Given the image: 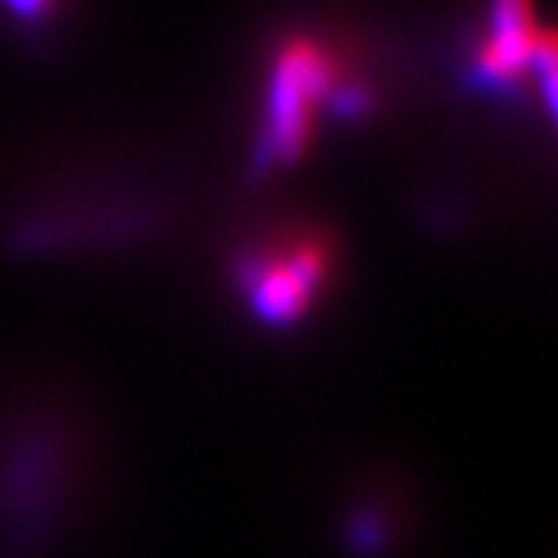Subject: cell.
Instances as JSON below:
<instances>
[{
  "label": "cell",
  "instance_id": "1",
  "mask_svg": "<svg viewBox=\"0 0 558 558\" xmlns=\"http://www.w3.org/2000/svg\"><path fill=\"white\" fill-rule=\"evenodd\" d=\"M326 255L314 240L277 242L245 258L242 279L255 311L270 319H289L317 292Z\"/></svg>",
  "mask_w": 558,
  "mask_h": 558
},
{
  "label": "cell",
  "instance_id": "2",
  "mask_svg": "<svg viewBox=\"0 0 558 558\" xmlns=\"http://www.w3.org/2000/svg\"><path fill=\"white\" fill-rule=\"evenodd\" d=\"M329 65L311 47H299L289 60H282L277 75V106H274V156H292L307 128L314 97L326 87Z\"/></svg>",
  "mask_w": 558,
  "mask_h": 558
},
{
  "label": "cell",
  "instance_id": "3",
  "mask_svg": "<svg viewBox=\"0 0 558 558\" xmlns=\"http://www.w3.org/2000/svg\"><path fill=\"white\" fill-rule=\"evenodd\" d=\"M534 78L543 84V94L549 100V112L558 121V32H543L534 57Z\"/></svg>",
  "mask_w": 558,
  "mask_h": 558
}]
</instances>
